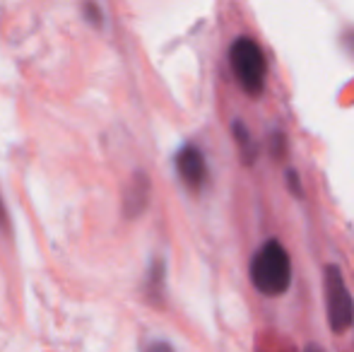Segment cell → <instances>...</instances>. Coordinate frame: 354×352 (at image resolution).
<instances>
[{
  "label": "cell",
  "instance_id": "7",
  "mask_svg": "<svg viewBox=\"0 0 354 352\" xmlns=\"http://www.w3.org/2000/svg\"><path fill=\"white\" fill-rule=\"evenodd\" d=\"M147 352H174L171 348H169L167 343H154V345H149V350Z\"/></svg>",
  "mask_w": 354,
  "mask_h": 352
},
{
  "label": "cell",
  "instance_id": "5",
  "mask_svg": "<svg viewBox=\"0 0 354 352\" xmlns=\"http://www.w3.org/2000/svg\"><path fill=\"white\" fill-rule=\"evenodd\" d=\"M149 201V183L147 178L142 174H138L131 181V188H128V196H126V215L128 217H136L147 207Z\"/></svg>",
  "mask_w": 354,
  "mask_h": 352
},
{
  "label": "cell",
  "instance_id": "3",
  "mask_svg": "<svg viewBox=\"0 0 354 352\" xmlns=\"http://www.w3.org/2000/svg\"><path fill=\"white\" fill-rule=\"evenodd\" d=\"M326 309H328V324H330V328L335 333H345V331L352 328L354 299L337 266L326 268Z\"/></svg>",
  "mask_w": 354,
  "mask_h": 352
},
{
  "label": "cell",
  "instance_id": "2",
  "mask_svg": "<svg viewBox=\"0 0 354 352\" xmlns=\"http://www.w3.org/2000/svg\"><path fill=\"white\" fill-rule=\"evenodd\" d=\"M229 66L236 77L239 87L251 97L266 89V77H268V61L263 48L258 46L256 39L251 37H239L229 46Z\"/></svg>",
  "mask_w": 354,
  "mask_h": 352
},
{
  "label": "cell",
  "instance_id": "9",
  "mask_svg": "<svg viewBox=\"0 0 354 352\" xmlns=\"http://www.w3.org/2000/svg\"><path fill=\"white\" fill-rule=\"evenodd\" d=\"M306 352H326V350H323V348H318V345H308Z\"/></svg>",
  "mask_w": 354,
  "mask_h": 352
},
{
  "label": "cell",
  "instance_id": "1",
  "mask_svg": "<svg viewBox=\"0 0 354 352\" xmlns=\"http://www.w3.org/2000/svg\"><path fill=\"white\" fill-rule=\"evenodd\" d=\"M251 282L261 295L280 297L292 285V261L280 241L270 239L251 261Z\"/></svg>",
  "mask_w": 354,
  "mask_h": 352
},
{
  "label": "cell",
  "instance_id": "6",
  "mask_svg": "<svg viewBox=\"0 0 354 352\" xmlns=\"http://www.w3.org/2000/svg\"><path fill=\"white\" fill-rule=\"evenodd\" d=\"M234 136H236V142H239V150H241L243 160H246V165H251L253 160V145H251V133L243 128L241 121L234 123Z\"/></svg>",
  "mask_w": 354,
  "mask_h": 352
},
{
  "label": "cell",
  "instance_id": "4",
  "mask_svg": "<svg viewBox=\"0 0 354 352\" xmlns=\"http://www.w3.org/2000/svg\"><path fill=\"white\" fill-rule=\"evenodd\" d=\"M176 169H178V176L183 178V183H186L188 188L198 191V188L205 186L207 165H205V157H203V152L198 150L196 145L181 147V152L176 155Z\"/></svg>",
  "mask_w": 354,
  "mask_h": 352
},
{
  "label": "cell",
  "instance_id": "8",
  "mask_svg": "<svg viewBox=\"0 0 354 352\" xmlns=\"http://www.w3.org/2000/svg\"><path fill=\"white\" fill-rule=\"evenodd\" d=\"M345 44H347V48H350V53H352V56H354V32H352V34H347Z\"/></svg>",
  "mask_w": 354,
  "mask_h": 352
}]
</instances>
